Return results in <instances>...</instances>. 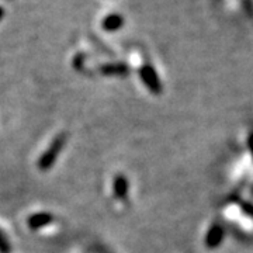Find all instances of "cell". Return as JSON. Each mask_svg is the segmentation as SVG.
Listing matches in <instances>:
<instances>
[{
    "mask_svg": "<svg viewBox=\"0 0 253 253\" xmlns=\"http://www.w3.org/2000/svg\"><path fill=\"white\" fill-rule=\"evenodd\" d=\"M142 78H144L145 83L149 86V89H152L154 91L161 90V84H159V79L155 75L154 69L151 68H144L142 69Z\"/></svg>",
    "mask_w": 253,
    "mask_h": 253,
    "instance_id": "cell-1",
    "label": "cell"
},
{
    "mask_svg": "<svg viewBox=\"0 0 253 253\" xmlns=\"http://www.w3.org/2000/svg\"><path fill=\"white\" fill-rule=\"evenodd\" d=\"M224 235V231L221 226H214L210 232H208L207 239H206V244L208 248H215L218 245L221 244V239Z\"/></svg>",
    "mask_w": 253,
    "mask_h": 253,
    "instance_id": "cell-2",
    "label": "cell"
},
{
    "mask_svg": "<svg viewBox=\"0 0 253 253\" xmlns=\"http://www.w3.org/2000/svg\"><path fill=\"white\" fill-rule=\"evenodd\" d=\"M249 148H251V151H252V155H253V134L249 136Z\"/></svg>",
    "mask_w": 253,
    "mask_h": 253,
    "instance_id": "cell-3",
    "label": "cell"
}]
</instances>
